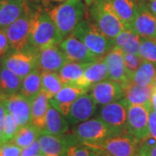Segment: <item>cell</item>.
<instances>
[{
  "label": "cell",
  "instance_id": "48",
  "mask_svg": "<svg viewBox=\"0 0 156 156\" xmlns=\"http://www.w3.org/2000/svg\"><path fill=\"white\" fill-rule=\"evenodd\" d=\"M35 156H44V154H37V155H35Z\"/></svg>",
  "mask_w": 156,
  "mask_h": 156
},
{
  "label": "cell",
  "instance_id": "16",
  "mask_svg": "<svg viewBox=\"0 0 156 156\" xmlns=\"http://www.w3.org/2000/svg\"><path fill=\"white\" fill-rule=\"evenodd\" d=\"M90 95L96 104L106 105L123 98L122 87L120 83L111 80H105L90 87Z\"/></svg>",
  "mask_w": 156,
  "mask_h": 156
},
{
  "label": "cell",
  "instance_id": "28",
  "mask_svg": "<svg viewBox=\"0 0 156 156\" xmlns=\"http://www.w3.org/2000/svg\"><path fill=\"white\" fill-rule=\"evenodd\" d=\"M42 91V72L38 69L22 79L19 93L29 100H32Z\"/></svg>",
  "mask_w": 156,
  "mask_h": 156
},
{
  "label": "cell",
  "instance_id": "13",
  "mask_svg": "<svg viewBox=\"0 0 156 156\" xmlns=\"http://www.w3.org/2000/svg\"><path fill=\"white\" fill-rule=\"evenodd\" d=\"M64 55L69 62L80 63H91L99 60L79 39L69 35L59 44Z\"/></svg>",
  "mask_w": 156,
  "mask_h": 156
},
{
  "label": "cell",
  "instance_id": "39",
  "mask_svg": "<svg viewBox=\"0 0 156 156\" xmlns=\"http://www.w3.org/2000/svg\"><path fill=\"white\" fill-rule=\"evenodd\" d=\"M11 50L5 30L0 29V58L2 59Z\"/></svg>",
  "mask_w": 156,
  "mask_h": 156
},
{
  "label": "cell",
  "instance_id": "41",
  "mask_svg": "<svg viewBox=\"0 0 156 156\" xmlns=\"http://www.w3.org/2000/svg\"><path fill=\"white\" fill-rule=\"evenodd\" d=\"M6 114H7V108H6L5 103L3 102V101L0 100V130L1 131L3 129V126H4Z\"/></svg>",
  "mask_w": 156,
  "mask_h": 156
},
{
  "label": "cell",
  "instance_id": "9",
  "mask_svg": "<svg viewBox=\"0 0 156 156\" xmlns=\"http://www.w3.org/2000/svg\"><path fill=\"white\" fill-rule=\"evenodd\" d=\"M150 107L142 105H130L128 109L126 133L137 140L139 142L149 134L148 116Z\"/></svg>",
  "mask_w": 156,
  "mask_h": 156
},
{
  "label": "cell",
  "instance_id": "49",
  "mask_svg": "<svg viewBox=\"0 0 156 156\" xmlns=\"http://www.w3.org/2000/svg\"><path fill=\"white\" fill-rule=\"evenodd\" d=\"M2 66V61H1V58H0V68Z\"/></svg>",
  "mask_w": 156,
  "mask_h": 156
},
{
  "label": "cell",
  "instance_id": "35",
  "mask_svg": "<svg viewBox=\"0 0 156 156\" xmlns=\"http://www.w3.org/2000/svg\"><path fill=\"white\" fill-rule=\"evenodd\" d=\"M19 125L17 124V121L15 120L14 116L10 112L7 110L5 122L2 129V134L5 142H10L14 138L15 134H17V130L19 129Z\"/></svg>",
  "mask_w": 156,
  "mask_h": 156
},
{
  "label": "cell",
  "instance_id": "33",
  "mask_svg": "<svg viewBox=\"0 0 156 156\" xmlns=\"http://www.w3.org/2000/svg\"><path fill=\"white\" fill-rule=\"evenodd\" d=\"M139 56L145 61L150 62L156 65L155 37H140Z\"/></svg>",
  "mask_w": 156,
  "mask_h": 156
},
{
  "label": "cell",
  "instance_id": "18",
  "mask_svg": "<svg viewBox=\"0 0 156 156\" xmlns=\"http://www.w3.org/2000/svg\"><path fill=\"white\" fill-rule=\"evenodd\" d=\"M1 100L5 103L8 112L14 116L20 128L30 123V100L20 93Z\"/></svg>",
  "mask_w": 156,
  "mask_h": 156
},
{
  "label": "cell",
  "instance_id": "36",
  "mask_svg": "<svg viewBox=\"0 0 156 156\" xmlns=\"http://www.w3.org/2000/svg\"><path fill=\"white\" fill-rule=\"evenodd\" d=\"M123 58H124L125 67H126L127 72L129 76V78L139 69L141 63L144 61V59L141 58L140 56L129 54V53H126V52H123Z\"/></svg>",
  "mask_w": 156,
  "mask_h": 156
},
{
  "label": "cell",
  "instance_id": "51",
  "mask_svg": "<svg viewBox=\"0 0 156 156\" xmlns=\"http://www.w3.org/2000/svg\"><path fill=\"white\" fill-rule=\"evenodd\" d=\"M149 1H152V0H149Z\"/></svg>",
  "mask_w": 156,
  "mask_h": 156
},
{
  "label": "cell",
  "instance_id": "40",
  "mask_svg": "<svg viewBox=\"0 0 156 156\" xmlns=\"http://www.w3.org/2000/svg\"><path fill=\"white\" fill-rule=\"evenodd\" d=\"M41 154V147L38 139L36 140L31 144L22 148L20 156H35Z\"/></svg>",
  "mask_w": 156,
  "mask_h": 156
},
{
  "label": "cell",
  "instance_id": "11",
  "mask_svg": "<svg viewBox=\"0 0 156 156\" xmlns=\"http://www.w3.org/2000/svg\"><path fill=\"white\" fill-rule=\"evenodd\" d=\"M38 141L41 154L44 156H65L69 147L80 144L72 134L61 136L41 134Z\"/></svg>",
  "mask_w": 156,
  "mask_h": 156
},
{
  "label": "cell",
  "instance_id": "26",
  "mask_svg": "<svg viewBox=\"0 0 156 156\" xmlns=\"http://www.w3.org/2000/svg\"><path fill=\"white\" fill-rule=\"evenodd\" d=\"M108 66L103 58L88 63L84 70V80L88 89L94 84L108 80Z\"/></svg>",
  "mask_w": 156,
  "mask_h": 156
},
{
  "label": "cell",
  "instance_id": "42",
  "mask_svg": "<svg viewBox=\"0 0 156 156\" xmlns=\"http://www.w3.org/2000/svg\"><path fill=\"white\" fill-rule=\"evenodd\" d=\"M138 152L143 156H156V144L148 149H139Z\"/></svg>",
  "mask_w": 156,
  "mask_h": 156
},
{
  "label": "cell",
  "instance_id": "52",
  "mask_svg": "<svg viewBox=\"0 0 156 156\" xmlns=\"http://www.w3.org/2000/svg\"><path fill=\"white\" fill-rule=\"evenodd\" d=\"M155 38H156V37H155Z\"/></svg>",
  "mask_w": 156,
  "mask_h": 156
},
{
  "label": "cell",
  "instance_id": "23",
  "mask_svg": "<svg viewBox=\"0 0 156 156\" xmlns=\"http://www.w3.org/2000/svg\"><path fill=\"white\" fill-rule=\"evenodd\" d=\"M50 98L43 90L30 100V123L39 129L44 128L46 114L50 108Z\"/></svg>",
  "mask_w": 156,
  "mask_h": 156
},
{
  "label": "cell",
  "instance_id": "3",
  "mask_svg": "<svg viewBox=\"0 0 156 156\" xmlns=\"http://www.w3.org/2000/svg\"><path fill=\"white\" fill-rule=\"evenodd\" d=\"M83 42L92 54L101 59L115 47V40L108 38L94 23L82 20L70 34Z\"/></svg>",
  "mask_w": 156,
  "mask_h": 156
},
{
  "label": "cell",
  "instance_id": "12",
  "mask_svg": "<svg viewBox=\"0 0 156 156\" xmlns=\"http://www.w3.org/2000/svg\"><path fill=\"white\" fill-rule=\"evenodd\" d=\"M140 37H156V16L145 4H139L134 20L126 26Z\"/></svg>",
  "mask_w": 156,
  "mask_h": 156
},
{
  "label": "cell",
  "instance_id": "15",
  "mask_svg": "<svg viewBox=\"0 0 156 156\" xmlns=\"http://www.w3.org/2000/svg\"><path fill=\"white\" fill-rule=\"evenodd\" d=\"M37 61V69L41 72H58L66 62H69L58 44L38 50Z\"/></svg>",
  "mask_w": 156,
  "mask_h": 156
},
{
  "label": "cell",
  "instance_id": "6",
  "mask_svg": "<svg viewBox=\"0 0 156 156\" xmlns=\"http://www.w3.org/2000/svg\"><path fill=\"white\" fill-rule=\"evenodd\" d=\"M37 53L38 50L30 45L23 50H11L1 59L2 65L23 79L37 69Z\"/></svg>",
  "mask_w": 156,
  "mask_h": 156
},
{
  "label": "cell",
  "instance_id": "20",
  "mask_svg": "<svg viewBox=\"0 0 156 156\" xmlns=\"http://www.w3.org/2000/svg\"><path fill=\"white\" fill-rule=\"evenodd\" d=\"M123 90V98L130 105H142L150 107L151 95L154 86H140L131 82L122 85Z\"/></svg>",
  "mask_w": 156,
  "mask_h": 156
},
{
  "label": "cell",
  "instance_id": "47",
  "mask_svg": "<svg viewBox=\"0 0 156 156\" xmlns=\"http://www.w3.org/2000/svg\"><path fill=\"white\" fill-rule=\"evenodd\" d=\"M134 156H143V155H142L141 154H140L139 152H138V153H137V154H135V155H134Z\"/></svg>",
  "mask_w": 156,
  "mask_h": 156
},
{
  "label": "cell",
  "instance_id": "44",
  "mask_svg": "<svg viewBox=\"0 0 156 156\" xmlns=\"http://www.w3.org/2000/svg\"><path fill=\"white\" fill-rule=\"evenodd\" d=\"M147 6L154 15L156 16V0H152L148 4H147Z\"/></svg>",
  "mask_w": 156,
  "mask_h": 156
},
{
  "label": "cell",
  "instance_id": "38",
  "mask_svg": "<svg viewBox=\"0 0 156 156\" xmlns=\"http://www.w3.org/2000/svg\"><path fill=\"white\" fill-rule=\"evenodd\" d=\"M21 150L19 147L13 142H5L0 145V156H20Z\"/></svg>",
  "mask_w": 156,
  "mask_h": 156
},
{
  "label": "cell",
  "instance_id": "2",
  "mask_svg": "<svg viewBox=\"0 0 156 156\" xmlns=\"http://www.w3.org/2000/svg\"><path fill=\"white\" fill-rule=\"evenodd\" d=\"M62 40L49 14L43 11H34L30 33V45L36 50H41L59 44Z\"/></svg>",
  "mask_w": 156,
  "mask_h": 156
},
{
  "label": "cell",
  "instance_id": "27",
  "mask_svg": "<svg viewBox=\"0 0 156 156\" xmlns=\"http://www.w3.org/2000/svg\"><path fill=\"white\" fill-rule=\"evenodd\" d=\"M129 82L140 86H156V65L143 61L139 69L130 76Z\"/></svg>",
  "mask_w": 156,
  "mask_h": 156
},
{
  "label": "cell",
  "instance_id": "1",
  "mask_svg": "<svg viewBox=\"0 0 156 156\" xmlns=\"http://www.w3.org/2000/svg\"><path fill=\"white\" fill-rule=\"evenodd\" d=\"M84 12L85 5L82 0H67L53 7L47 13L55 23L62 38L64 39L72 33L83 20Z\"/></svg>",
  "mask_w": 156,
  "mask_h": 156
},
{
  "label": "cell",
  "instance_id": "32",
  "mask_svg": "<svg viewBox=\"0 0 156 156\" xmlns=\"http://www.w3.org/2000/svg\"><path fill=\"white\" fill-rule=\"evenodd\" d=\"M63 87L57 72H42V90L51 99Z\"/></svg>",
  "mask_w": 156,
  "mask_h": 156
},
{
  "label": "cell",
  "instance_id": "24",
  "mask_svg": "<svg viewBox=\"0 0 156 156\" xmlns=\"http://www.w3.org/2000/svg\"><path fill=\"white\" fill-rule=\"evenodd\" d=\"M69 128V124L64 117L55 108L50 106L45 118L44 128L42 134H49L56 136L65 134Z\"/></svg>",
  "mask_w": 156,
  "mask_h": 156
},
{
  "label": "cell",
  "instance_id": "50",
  "mask_svg": "<svg viewBox=\"0 0 156 156\" xmlns=\"http://www.w3.org/2000/svg\"><path fill=\"white\" fill-rule=\"evenodd\" d=\"M55 1H67V0H55Z\"/></svg>",
  "mask_w": 156,
  "mask_h": 156
},
{
  "label": "cell",
  "instance_id": "21",
  "mask_svg": "<svg viewBox=\"0 0 156 156\" xmlns=\"http://www.w3.org/2000/svg\"><path fill=\"white\" fill-rule=\"evenodd\" d=\"M87 65L88 63L66 62L57 72L63 85H72L88 89L84 80V70Z\"/></svg>",
  "mask_w": 156,
  "mask_h": 156
},
{
  "label": "cell",
  "instance_id": "30",
  "mask_svg": "<svg viewBox=\"0 0 156 156\" xmlns=\"http://www.w3.org/2000/svg\"><path fill=\"white\" fill-rule=\"evenodd\" d=\"M113 7L116 12L117 16L128 26L134 20L139 4L136 0H111Z\"/></svg>",
  "mask_w": 156,
  "mask_h": 156
},
{
  "label": "cell",
  "instance_id": "37",
  "mask_svg": "<svg viewBox=\"0 0 156 156\" xmlns=\"http://www.w3.org/2000/svg\"><path fill=\"white\" fill-rule=\"evenodd\" d=\"M65 156H104L87 146L76 144L69 147Z\"/></svg>",
  "mask_w": 156,
  "mask_h": 156
},
{
  "label": "cell",
  "instance_id": "43",
  "mask_svg": "<svg viewBox=\"0 0 156 156\" xmlns=\"http://www.w3.org/2000/svg\"><path fill=\"white\" fill-rule=\"evenodd\" d=\"M150 108L156 113V86L154 87V91H153V94L151 95Z\"/></svg>",
  "mask_w": 156,
  "mask_h": 156
},
{
  "label": "cell",
  "instance_id": "7",
  "mask_svg": "<svg viewBox=\"0 0 156 156\" xmlns=\"http://www.w3.org/2000/svg\"><path fill=\"white\" fill-rule=\"evenodd\" d=\"M87 147L104 156H134L138 153L140 142L133 136L123 134Z\"/></svg>",
  "mask_w": 156,
  "mask_h": 156
},
{
  "label": "cell",
  "instance_id": "4",
  "mask_svg": "<svg viewBox=\"0 0 156 156\" xmlns=\"http://www.w3.org/2000/svg\"><path fill=\"white\" fill-rule=\"evenodd\" d=\"M90 15L94 23L108 38L115 39L126 29L117 16L111 0H96L91 5Z\"/></svg>",
  "mask_w": 156,
  "mask_h": 156
},
{
  "label": "cell",
  "instance_id": "29",
  "mask_svg": "<svg viewBox=\"0 0 156 156\" xmlns=\"http://www.w3.org/2000/svg\"><path fill=\"white\" fill-rule=\"evenodd\" d=\"M114 40L115 46L121 48L123 52L139 56L140 37L134 33L132 30L125 29Z\"/></svg>",
  "mask_w": 156,
  "mask_h": 156
},
{
  "label": "cell",
  "instance_id": "34",
  "mask_svg": "<svg viewBox=\"0 0 156 156\" xmlns=\"http://www.w3.org/2000/svg\"><path fill=\"white\" fill-rule=\"evenodd\" d=\"M148 136L140 142L139 149H148L156 144V113L150 108L148 116Z\"/></svg>",
  "mask_w": 156,
  "mask_h": 156
},
{
  "label": "cell",
  "instance_id": "17",
  "mask_svg": "<svg viewBox=\"0 0 156 156\" xmlns=\"http://www.w3.org/2000/svg\"><path fill=\"white\" fill-rule=\"evenodd\" d=\"M103 59L108 66V80L116 82L121 85L129 82V76L123 58V50L121 48L115 46Z\"/></svg>",
  "mask_w": 156,
  "mask_h": 156
},
{
  "label": "cell",
  "instance_id": "8",
  "mask_svg": "<svg viewBox=\"0 0 156 156\" xmlns=\"http://www.w3.org/2000/svg\"><path fill=\"white\" fill-rule=\"evenodd\" d=\"M34 11L28 3L22 15L5 30L11 50H21L30 45V33Z\"/></svg>",
  "mask_w": 156,
  "mask_h": 156
},
{
  "label": "cell",
  "instance_id": "46",
  "mask_svg": "<svg viewBox=\"0 0 156 156\" xmlns=\"http://www.w3.org/2000/svg\"><path fill=\"white\" fill-rule=\"evenodd\" d=\"M3 143H5V141H4V138H3L2 131L0 130V145H1V144H3Z\"/></svg>",
  "mask_w": 156,
  "mask_h": 156
},
{
  "label": "cell",
  "instance_id": "25",
  "mask_svg": "<svg viewBox=\"0 0 156 156\" xmlns=\"http://www.w3.org/2000/svg\"><path fill=\"white\" fill-rule=\"evenodd\" d=\"M22 78L5 66L0 68V100L20 91Z\"/></svg>",
  "mask_w": 156,
  "mask_h": 156
},
{
  "label": "cell",
  "instance_id": "5",
  "mask_svg": "<svg viewBox=\"0 0 156 156\" xmlns=\"http://www.w3.org/2000/svg\"><path fill=\"white\" fill-rule=\"evenodd\" d=\"M71 134L80 144L85 146L97 144L110 137L120 135L99 117L78 124L73 128Z\"/></svg>",
  "mask_w": 156,
  "mask_h": 156
},
{
  "label": "cell",
  "instance_id": "22",
  "mask_svg": "<svg viewBox=\"0 0 156 156\" xmlns=\"http://www.w3.org/2000/svg\"><path fill=\"white\" fill-rule=\"evenodd\" d=\"M26 0H0V29L5 30L22 15Z\"/></svg>",
  "mask_w": 156,
  "mask_h": 156
},
{
  "label": "cell",
  "instance_id": "45",
  "mask_svg": "<svg viewBox=\"0 0 156 156\" xmlns=\"http://www.w3.org/2000/svg\"><path fill=\"white\" fill-rule=\"evenodd\" d=\"M85 1V4L88 6H91L94 3H95L96 0H84Z\"/></svg>",
  "mask_w": 156,
  "mask_h": 156
},
{
  "label": "cell",
  "instance_id": "14",
  "mask_svg": "<svg viewBox=\"0 0 156 156\" xmlns=\"http://www.w3.org/2000/svg\"><path fill=\"white\" fill-rule=\"evenodd\" d=\"M96 102L90 94H84L74 101L68 114V122L71 126H76L89 120L96 110Z\"/></svg>",
  "mask_w": 156,
  "mask_h": 156
},
{
  "label": "cell",
  "instance_id": "19",
  "mask_svg": "<svg viewBox=\"0 0 156 156\" xmlns=\"http://www.w3.org/2000/svg\"><path fill=\"white\" fill-rule=\"evenodd\" d=\"M89 89L72 85H63L60 91L50 99V106L55 108L64 117H67L70 107L81 95L87 93Z\"/></svg>",
  "mask_w": 156,
  "mask_h": 156
},
{
  "label": "cell",
  "instance_id": "31",
  "mask_svg": "<svg viewBox=\"0 0 156 156\" xmlns=\"http://www.w3.org/2000/svg\"><path fill=\"white\" fill-rule=\"evenodd\" d=\"M41 134H42L41 129L30 123L23 127L19 128L11 142H13L20 148H23L31 144L36 140L38 139Z\"/></svg>",
  "mask_w": 156,
  "mask_h": 156
},
{
  "label": "cell",
  "instance_id": "10",
  "mask_svg": "<svg viewBox=\"0 0 156 156\" xmlns=\"http://www.w3.org/2000/svg\"><path fill=\"white\" fill-rule=\"evenodd\" d=\"M129 104L124 98L103 105L99 118L108 124L118 134L126 133V124Z\"/></svg>",
  "mask_w": 156,
  "mask_h": 156
}]
</instances>
